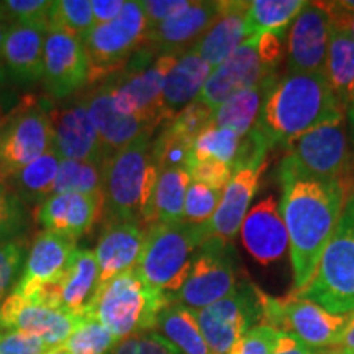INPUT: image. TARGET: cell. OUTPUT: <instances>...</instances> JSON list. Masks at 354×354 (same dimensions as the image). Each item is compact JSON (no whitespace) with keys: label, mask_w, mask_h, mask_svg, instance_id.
<instances>
[{"label":"cell","mask_w":354,"mask_h":354,"mask_svg":"<svg viewBox=\"0 0 354 354\" xmlns=\"http://www.w3.org/2000/svg\"><path fill=\"white\" fill-rule=\"evenodd\" d=\"M148 19L141 2H125L117 19L95 24L82 38L88 61L87 84L104 82L125 68L131 56L146 44Z\"/></svg>","instance_id":"10"},{"label":"cell","mask_w":354,"mask_h":354,"mask_svg":"<svg viewBox=\"0 0 354 354\" xmlns=\"http://www.w3.org/2000/svg\"><path fill=\"white\" fill-rule=\"evenodd\" d=\"M272 354H315L312 351V348L305 346L302 342H299L297 338H294L292 335L282 333L279 331L276 346H274Z\"/></svg>","instance_id":"53"},{"label":"cell","mask_w":354,"mask_h":354,"mask_svg":"<svg viewBox=\"0 0 354 354\" xmlns=\"http://www.w3.org/2000/svg\"><path fill=\"white\" fill-rule=\"evenodd\" d=\"M279 169L342 183L354 192V151L344 120L325 123L287 145Z\"/></svg>","instance_id":"9"},{"label":"cell","mask_w":354,"mask_h":354,"mask_svg":"<svg viewBox=\"0 0 354 354\" xmlns=\"http://www.w3.org/2000/svg\"><path fill=\"white\" fill-rule=\"evenodd\" d=\"M46 348L38 336L19 330H0V354H46Z\"/></svg>","instance_id":"49"},{"label":"cell","mask_w":354,"mask_h":354,"mask_svg":"<svg viewBox=\"0 0 354 354\" xmlns=\"http://www.w3.org/2000/svg\"><path fill=\"white\" fill-rule=\"evenodd\" d=\"M104 216V196L97 194H53L39 205L37 220L44 232L77 241Z\"/></svg>","instance_id":"20"},{"label":"cell","mask_w":354,"mask_h":354,"mask_svg":"<svg viewBox=\"0 0 354 354\" xmlns=\"http://www.w3.org/2000/svg\"><path fill=\"white\" fill-rule=\"evenodd\" d=\"M320 6L325 8V12L328 13L331 25L335 28L343 30L346 32L349 37L354 39V12L344 10V8L339 6V2H318Z\"/></svg>","instance_id":"51"},{"label":"cell","mask_w":354,"mask_h":354,"mask_svg":"<svg viewBox=\"0 0 354 354\" xmlns=\"http://www.w3.org/2000/svg\"><path fill=\"white\" fill-rule=\"evenodd\" d=\"M349 201H351V202H354V192L351 194V196H349Z\"/></svg>","instance_id":"62"},{"label":"cell","mask_w":354,"mask_h":354,"mask_svg":"<svg viewBox=\"0 0 354 354\" xmlns=\"http://www.w3.org/2000/svg\"><path fill=\"white\" fill-rule=\"evenodd\" d=\"M348 135H349V141H351V146H353V151H354V118H348Z\"/></svg>","instance_id":"57"},{"label":"cell","mask_w":354,"mask_h":354,"mask_svg":"<svg viewBox=\"0 0 354 354\" xmlns=\"http://www.w3.org/2000/svg\"><path fill=\"white\" fill-rule=\"evenodd\" d=\"M304 0H253L246 12V35L282 37L305 7Z\"/></svg>","instance_id":"35"},{"label":"cell","mask_w":354,"mask_h":354,"mask_svg":"<svg viewBox=\"0 0 354 354\" xmlns=\"http://www.w3.org/2000/svg\"><path fill=\"white\" fill-rule=\"evenodd\" d=\"M81 317L12 292L0 305V330L38 336L48 349L63 346Z\"/></svg>","instance_id":"15"},{"label":"cell","mask_w":354,"mask_h":354,"mask_svg":"<svg viewBox=\"0 0 354 354\" xmlns=\"http://www.w3.org/2000/svg\"><path fill=\"white\" fill-rule=\"evenodd\" d=\"M220 12V2H192L172 19L149 26L146 44L161 55H184L209 32Z\"/></svg>","instance_id":"22"},{"label":"cell","mask_w":354,"mask_h":354,"mask_svg":"<svg viewBox=\"0 0 354 354\" xmlns=\"http://www.w3.org/2000/svg\"><path fill=\"white\" fill-rule=\"evenodd\" d=\"M146 228L136 221L105 220L94 250L99 264L100 286L138 264L143 250Z\"/></svg>","instance_id":"25"},{"label":"cell","mask_w":354,"mask_h":354,"mask_svg":"<svg viewBox=\"0 0 354 354\" xmlns=\"http://www.w3.org/2000/svg\"><path fill=\"white\" fill-rule=\"evenodd\" d=\"M223 190L190 180L184 203V221L192 225H203L214 216Z\"/></svg>","instance_id":"41"},{"label":"cell","mask_w":354,"mask_h":354,"mask_svg":"<svg viewBox=\"0 0 354 354\" xmlns=\"http://www.w3.org/2000/svg\"><path fill=\"white\" fill-rule=\"evenodd\" d=\"M154 333L179 354H214L203 338L196 312L172 302L159 313Z\"/></svg>","instance_id":"30"},{"label":"cell","mask_w":354,"mask_h":354,"mask_svg":"<svg viewBox=\"0 0 354 354\" xmlns=\"http://www.w3.org/2000/svg\"><path fill=\"white\" fill-rule=\"evenodd\" d=\"M346 117L348 118H354V94H353L351 102H349V105L346 107Z\"/></svg>","instance_id":"58"},{"label":"cell","mask_w":354,"mask_h":354,"mask_svg":"<svg viewBox=\"0 0 354 354\" xmlns=\"http://www.w3.org/2000/svg\"><path fill=\"white\" fill-rule=\"evenodd\" d=\"M120 343L95 317L82 315L63 348L69 354H112Z\"/></svg>","instance_id":"37"},{"label":"cell","mask_w":354,"mask_h":354,"mask_svg":"<svg viewBox=\"0 0 354 354\" xmlns=\"http://www.w3.org/2000/svg\"><path fill=\"white\" fill-rule=\"evenodd\" d=\"M25 259V245L21 240H13L0 246V305L7 299L8 290L17 281Z\"/></svg>","instance_id":"44"},{"label":"cell","mask_w":354,"mask_h":354,"mask_svg":"<svg viewBox=\"0 0 354 354\" xmlns=\"http://www.w3.org/2000/svg\"><path fill=\"white\" fill-rule=\"evenodd\" d=\"M46 24H12L3 41L2 59L12 79L35 84L43 79Z\"/></svg>","instance_id":"27"},{"label":"cell","mask_w":354,"mask_h":354,"mask_svg":"<svg viewBox=\"0 0 354 354\" xmlns=\"http://www.w3.org/2000/svg\"><path fill=\"white\" fill-rule=\"evenodd\" d=\"M43 87L51 99H66L88 81V61L82 39L50 28L44 43Z\"/></svg>","instance_id":"16"},{"label":"cell","mask_w":354,"mask_h":354,"mask_svg":"<svg viewBox=\"0 0 354 354\" xmlns=\"http://www.w3.org/2000/svg\"><path fill=\"white\" fill-rule=\"evenodd\" d=\"M53 149L50 107L37 97H25L17 107L3 115L0 133V161L7 174L28 166Z\"/></svg>","instance_id":"13"},{"label":"cell","mask_w":354,"mask_h":354,"mask_svg":"<svg viewBox=\"0 0 354 354\" xmlns=\"http://www.w3.org/2000/svg\"><path fill=\"white\" fill-rule=\"evenodd\" d=\"M240 233L243 246L261 266L277 263L289 250L286 223L274 196L261 198L254 207H251Z\"/></svg>","instance_id":"21"},{"label":"cell","mask_w":354,"mask_h":354,"mask_svg":"<svg viewBox=\"0 0 354 354\" xmlns=\"http://www.w3.org/2000/svg\"><path fill=\"white\" fill-rule=\"evenodd\" d=\"M91 3L95 24H109L115 20L125 6L123 0H92Z\"/></svg>","instance_id":"52"},{"label":"cell","mask_w":354,"mask_h":354,"mask_svg":"<svg viewBox=\"0 0 354 354\" xmlns=\"http://www.w3.org/2000/svg\"><path fill=\"white\" fill-rule=\"evenodd\" d=\"M344 117L325 73H289L269 88L254 128L274 148Z\"/></svg>","instance_id":"2"},{"label":"cell","mask_w":354,"mask_h":354,"mask_svg":"<svg viewBox=\"0 0 354 354\" xmlns=\"http://www.w3.org/2000/svg\"><path fill=\"white\" fill-rule=\"evenodd\" d=\"M214 113L215 110L196 100L180 110L167 125L179 135H183L184 138L196 141L203 130L214 125Z\"/></svg>","instance_id":"42"},{"label":"cell","mask_w":354,"mask_h":354,"mask_svg":"<svg viewBox=\"0 0 354 354\" xmlns=\"http://www.w3.org/2000/svg\"><path fill=\"white\" fill-rule=\"evenodd\" d=\"M240 146L241 138L236 133L227 130V128L212 125L207 130H203L194 141L189 161L212 159V161L223 162L233 169L238 153H240Z\"/></svg>","instance_id":"36"},{"label":"cell","mask_w":354,"mask_h":354,"mask_svg":"<svg viewBox=\"0 0 354 354\" xmlns=\"http://www.w3.org/2000/svg\"><path fill=\"white\" fill-rule=\"evenodd\" d=\"M250 2H220V12L214 24L192 48L212 68L232 56L246 35V12Z\"/></svg>","instance_id":"28"},{"label":"cell","mask_w":354,"mask_h":354,"mask_svg":"<svg viewBox=\"0 0 354 354\" xmlns=\"http://www.w3.org/2000/svg\"><path fill=\"white\" fill-rule=\"evenodd\" d=\"M279 180L282 187L279 209L289 236L294 290H299L308 284L315 272L349 196L342 183L284 169H279Z\"/></svg>","instance_id":"1"},{"label":"cell","mask_w":354,"mask_h":354,"mask_svg":"<svg viewBox=\"0 0 354 354\" xmlns=\"http://www.w3.org/2000/svg\"><path fill=\"white\" fill-rule=\"evenodd\" d=\"M261 289L251 281H240L228 297L196 312L203 338L214 354H230L256 323H263Z\"/></svg>","instance_id":"14"},{"label":"cell","mask_w":354,"mask_h":354,"mask_svg":"<svg viewBox=\"0 0 354 354\" xmlns=\"http://www.w3.org/2000/svg\"><path fill=\"white\" fill-rule=\"evenodd\" d=\"M292 294L335 315L354 313V202L349 198L312 279Z\"/></svg>","instance_id":"6"},{"label":"cell","mask_w":354,"mask_h":354,"mask_svg":"<svg viewBox=\"0 0 354 354\" xmlns=\"http://www.w3.org/2000/svg\"><path fill=\"white\" fill-rule=\"evenodd\" d=\"M263 325L292 335L312 349L336 348L351 315H335L312 300L297 297L276 299L261 292Z\"/></svg>","instance_id":"11"},{"label":"cell","mask_w":354,"mask_h":354,"mask_svg":"<svg viewBox=\"0 0 354 354\" xmlns=\"http://www.w3.org/2000/svg\"><path fill=\"white\" fill-rule=\"evenodd\" d=\"M335 349L339 354H354V313H351L346 330H344L342 339Z\"/></svg>","instance_id":"54"},{"label":"cell","mask_w":354,"mask_h":354,"mask_svg":"<svg viewBox=\"0 0 354 354\" xmlns=\"http://www.w3.org/2000/svg\"><path fill=\"white\" fill-rule=\"evenodd\" d=\"M238 258L232 243L209 238L198 248L185 282L172 295V302L198 312L228 297L240 284Z\"/></svg>","instance_id":"12"},{"label":"cell","mask_w":354,"mask_h":354,"mask_svg":"<svg viewBox=\"0 0 354 354\" xmlns=\"http://www.w3.org/2000/svg\"><path fill=\"white\" fill-rule=\"evenodd\" d=\"M333 25L318 2H307L287 35L290 73H325Z\"/></svg>","instance_id":"18"},{"label":"cell","mask_w":354,"mask_h":354,"mask_svg":"<svg viewBox=\"0 0 354 354\" xmlns=\"http://www.w3.org/2000/svg\"><path fill=\"white\" fill-rule=\"evenodd\" d=\"M279 331L269 325H256L234 344L230 354H272Z\"/></svg>","instance_id":"48"},{"label":"cell","mask_w":354,"mask_h":354,"mask_svg":"<svg viewBox=\"0 0 354 354\" xmlns=\"http://www.w3.org/2000/svg\"><path fill=\"white\" fill-rule=\"evenodd\" d=\"M25 223L24 203L8 187L0 189V246L19 236Z\"/></svg>","instance_id":"43"},{"label":"cell","mask_w":354,"mask_h":354,"mask_svg":"<svg viewBox=\"0 0 354 354\" xmlns=\"http://www.w3.org/2000/svg\"><path fill=\"white\" fill-rule=\"evenodd\" d=\"M112 354H179L154 331L131 335L122 339Z\"/></svg>","instance_id":"47"},{"label":"cell","mask_w":354,"mask_h":354,"mask_svg":"<svg viewBox=\"0 0 354 354\" xmlns=\"http://www.w3.org/2000/svg\"><path fill=\"white\" fill-rule=\"evenodd\" d=\"M190 176V180L194 183H201L209 185L212 189L223 190L227 187L233 176V169L223 162L212 161H189L187 167H185Z\"/></svg>","instance_id":"46"},{"label":"cell","mask_w":354,"mask_h":354,"mask_svg":"<svg viewBox=\"0 0 354 354\" xmlns=\"http://www.w3.org/2000/svg\"><path fill=\"white\" fill-rule=\"evenodd\" d=\"M59 162L61 159L51 149L8 177V190L15 194L21 203H28V205L39 203L41 205L53 194Z\"/></svg>","instance_id":"32"},{"label":"cell","mask_w":354,"mask_h":354,"mask_svg":"<svg viewBox=\"0 0 354 354\" xmlns=\"http://www.w3.org/2000/svg\"><path fill=\"white\" fill-rule=\"evenodd\" d=\"M86 102L107 156L120 151L140 136L153 135L156 131L141 118L118 112L113 105L109 87L104 82L86 97Z\"/></svg>","instance_id":"26"},{"label":"cell","mask_w":354,"mask_h":354,"mask_svg":"<svg viewBox=\"0 0 354 354\" xmlns=\"http://www.w3.org/2000/svg\"><path fill=\"white\" fill-rule=\"evenodd\" d=\"M325 77L346 112L354 94V39L335 26L326 55Z\"/></svg>","instance_id":"34"},{"label":"cell","mask_w":354,"mask_h":354,"mask_svg":"<svg viewBox=\"0 0 354 354\" xmlns=\"http://www.w3.org/2000/svg\"><path fill=\"white\" fill-rule=\"evenodd\" d=\"M153 135H143L102 165L105 220L136 221L146 228L159 171L151 154Z\"/></svg>","instance_id":"3"},{"label":"cell","mask_w":354,"mask_h":354,"mask_svg":"<svg viewBox=\"0 0 354 354\" xmlns=\"http://www.w3.org/2000/svg\"><path fill=\"white\" fill-rule=\"evenodd\" d=\"M3 104H6V99H3V95L0 94V117H2V115L6 113V109H3Z\"/></svg>","instance_id":"60"},{"label":"cell","mask_w":354,"mask_h":354,"mask_svg":"<svg viewBox=\"0 0 354 354\" xmlns=\"http://www.w3.org/2000/svg\"><path fill=\"white\" fill-rule=\"evenodd\" d=\"M190 3L187 0H145L141 2L143 6L145 15L148 19V28L149 26H156L162 21L172 19V17L185 10Z\"/></svg>","instance_id":"50"},{"label":"cell","mask_w":354,"mask_h":354,"mask_svg":"<svg viewBox=\"0 0 354 354\" xmlns=\"http://www.w3.org/2000/svg\"><path fill=\"white\" fill-rule=\"evenodd\" d=\"M264 167L266 165L251 166L233 172L232 179L223 189L214 216L203 223L207 236L227 243L233 241L250 212V203L258 192Z\"/></svg>","instance_id":"24"},{"label":"cell","mask_w":354,"mask_h":354,"mask_svg":"<svg viewBox=\"0 0 354 354\" xmlns=\"http://www.w3.org/2000/svg\"><path fill=\"white\" fill-rule=\"evenodd\" d=\"M194 141L184 138L169 125L162 127L156 138H153L151 154L158 171L185 169L189 162Z\"/></svg>","instance_id":"40"},{"label":"cell","mask_w":354,"mask_h":354,"mask_svg":"<svg viewBox=\"0 0 354 354\" xmlns=\"http://www.w3.org/2000/svg\"><path fill=\"white\" fill-rule=\"evenodd\" d=\"M3 76V73H0V77H2Z\"/></svg>","instance_id":"63"},{"label":"cell","mask_w":354,"mask_h":354,"mask_svg":"<svg viewBox=\"0 0 354 354\" xmlns=\"http://www.w3.org/2000/svg\"><path fill=\"white\" fill-rule=\"evenodd\" d=\"M205 240L209 236L203 225L185 221L149 225L135 271L149 287L172 297L187 279Z\"/></svg>","instance_id":"5"},{"label":"cell","mask_w":354,"mask_h":354,"mask_svg":"<svg viewBox=\"0 0 354 354\" xmlns=\"http://www.w3.org/2000/svg\"><path fill=\"white\" fill-rule=\"evenodd\" d=\"M212 69L214 68L194 50L179 56L176 66L167 74L161 94V112L166 125L180 110L198 99Z\"/></svg>","instance_id":"29"},{"label":"cell","mask_w":354,"mask_h":354,"mask_svg":"<svg viewBox=\"0 0 354 354\" xmlns=\"http://www.w3.org/2000/svg\"><path fill=\"white\" fill-rule=\"evenodd\" d=\"M95 19L92 13L91 0H57L48 19V28L63 30V32L84 38L94 28Z\"/></svg>","instance_id":"39"},{"label":"cell","mask_w":354,"mask_h":354,"mask_svg":"<svg viewBox=\"0 0 354 354\" xmlns=\"http://www.w3.org/2000/svg\"><path fill=\"white\" fill-rule=\"evenodd\" d=\"M10 24H46L53 2L50 0H7L0 2Z\"/></svg>","instance_id":"45"},{"label":"cell","mask_w":354,"mask_h":354,"mask_svg":"<svg viewBox=\"0 0 354 354\" xmlns=\"http://www.w3.org/2000/svg\"><path fill=\"white\" fill-rule=\"evenodd\" d=\"M272 86L274 82L253 88H245V91L228 97L220 107L215 109L214 125L227 128V130L236 133L240 138H245L258 123L266 94Z\"/></svg>","instance_id":"33"},{"label":"cell","mask_w":354,"mask_h":354,"mask_svg":"<svg viewBox=\"0 0 354 354\" xmlns=\"http://www.w3.org/2000/svg\"><path fill=\"white\" fill-rule=\"evenodd\" d=\"M99 286V264L94 251L76 248L63 276L30 299L82 317L91 307Z\"/></svg>","instance_id":"19"},{"label":"cell","mask_w":354,"mask_h":354,"mask_svg":"<svg viewBox=\"0 0 354 354\" xmlns=\"http://www.w3.org/2000/svg\"><path fill=\"white\" fill-rule=\"evenodd\" d=\"M102 165L61 159L53 194H97L102 192Z\"/></svg>","instance_id":"38"},{"label":"cell","mask_w":354,"mask_h":354,"mask_svg":"<svg viewBox=\"0 0 354 354\" xmlns=\"http://www.w3.org/2000/svg\"><path fill=\"white\" fill-rule=\"evenodd\" d=\"M53 151L59 159L104 165L107 154L92 122L86 99L50 109Z\"/></svg>","instance_id":"17"},{"label":"cell","mask_w":354,"mask_h":354,"mask_svg":"<svg viewBox=\"0 0 354 354\" xmlns=\"http://www.w3.org/2000/svg\"><path fill=\"white\" fill-rule=\"evenodd\" d=\"M281 38L277 35L246 38L232 56L212 69L197 100L215 110L236 92L276 82L282 59Z\"/></svg>","instance_id":"8"},{"label":"cell","mask_w":354,"mask_h":354,"mask_svg":"<svg viewBox=\"0 0 354 354\" xmlns=\"http://www.w3.org/2000/svg\"><path fill=\"white\" fill-rule=\"evenodd\" d=\"M179 56L161 55L145 44L131 56L125 68L105 79L113 105L123 115L138 117L154 130L165 127L161 112V94L167 74L174 68Z\"/></svg>","instance_id":"7"},{"label":"cell","mask_w":354,"mask_h":354,"mask_svg":"<svg viewBox=\"0 0 354 354\" xmlns=\"http://www.w3.org/2000/svg\"><path fill=\"white\" fill-rule=\"evenodd\" d=\"M323 354H339L338 351H336V349H330L328 353H323Z\"/></svg>","instance_id":"61"},{"label":"cell","mask_w":354,"mask_h":354,"mask_svg":"<svg viewBox=\"0 0 354 354\" xmlns=\"http://www.w3.org/2000/svg\"><path fill=\"white\" fill-rule=\"evenodd\" d=\"M10 20L7 19L6 12H3L2 6H0V57H2V50H3V41H6L7 32L10 28Z\"/></svg>","instance_id":"55"},{"label":"cell","mask_w":354,"mask_h":354,"mask_svg":"<svg viewBox=\"0 0 354 354\" xmlns=\"http://www.w3.org/2000/svg\"><path fill=\"white\" fill-rule=\"evenodd\" d=\"M169 304L171 295L149 287L131 269L99 286L87 313L122 342L131 335L154 331L159 313Z\"/></svg>","instance_id":"4"},{"label":"cell","mask_w":354,"mask_h":354,"mask_svg":"<svg viewBox=\"0 0 354 354\" xmlns=\"http://www.w3.org/2000/svg\"><path fill=\"white\" fill-rule=\"evenodd\" d=\"M46 354H69V353H68V351H66V349H64L63 346H59V348L50 349V351H48Z\"/></svg>","instance_id":"59"},{"label":"cell","mask_w":354,"mask_h":354,"mask_svg":"<svg viewBox=\"0 0 354 354\" xmlns=\"http://www.w3.org/2000/svg\"><path fill=\"white\" fill-rule=\"evenodd\" d=\"M76 241L57 233L43 232L35 238L25 266L12 292L30 299L43 287L55 284L68 268Z\"/></svg>","instance_id":"23"},{"label":"cell","mask_w":354,"mask_h":354,"mask_svg":"<svg viewBox=\"0 0 354 354\" xmlns=\"http://www.w3.org/2000/svg\"><path fill=\"white\" fill-rule=\"evenodd\" d=\"M190 184L187 169H166L158 176L149 203L146 228L154 223H180L184 221V203Z\"/></svg>","instance_id":"31"},{"label":"cell","mask_w":354,"mask_h":354,"mask_svg":"<svg viewBox=\"0 0 354 354\" xmlns=\"http://www.w3.org/2000/svg\"><path fill=\"white\" fill-rule=\"evenodd\" d=\"M7 113V112H6ZM3 113V115H6ZM3 115L0 117V133H2V127H3ZM7 187V174L2 167V161H0V189H6Z\"/></svg>","instance_id":"56"}]
</instances>
